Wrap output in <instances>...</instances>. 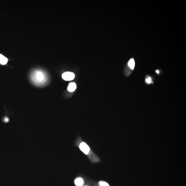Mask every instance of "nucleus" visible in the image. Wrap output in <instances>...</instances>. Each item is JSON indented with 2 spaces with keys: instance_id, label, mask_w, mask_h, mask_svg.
Here are the masks:
<instances>
[{
  "instance_id": "obj_1",
  "label": "nucleus",
  "mask_w": 186,
  "mask_h": 186,
  "mask_svg": "<svg viewBox=\"0 0 186 186\" xmlns=\"http://www.w3.org/2000/svg\"><path fill=\"white\" fill-rule=\"evenodd\" d=\"M32 81L37 84H41L45 81L46 77L45 73L42 71H37L32 73Z\"/></svg>"
},
{
  "instance_id": "obj_2",
  "label": "nucleus",
  "mask_w": 186,
  "mask_h": 186,
  "mask_svg": "<svg viewBox=\"0 0 186 186\" xmlns=\"http://www.w3.org/2000/svg\"><path fill=\"white\" fill-rule=\"evenodd\" d=\"M62 78L65 81H71L75 78V75L73 72H67L63 73Z\"/></svg>"
},
{
  "instance_id": "obj_3",
  "label": "nucleus",
  "mask_w": 186,
  "mask_h": 186,
  "mask_svg": "<svg viewBox=\"0 0 186 186\" xmlns=\"http://www.w3.org/2000/svg\"><path fill=\"white\" fill-rule=\"evenodd\" d=\"M79 148L83 152L86 154H88L90 151V148L88 145L85 142H82L79 146Z\"/></svg>"
},
{
  "instance_id": "obj_4",
  "label": "nucleus",
  "mask_w": 186,
  "mask_h": 186,
  "mask_svg": "<svg viewBox=\"0 0 186 186\" xmlns=\"http://www.w3.org/2000/svg\"><path fill=\"white\" fill-rule=\"evenodd\" d=\"M77 88L76 84L75 83H69L68 87V90L70 92L74 91Z\"/></svg>"
},
{
  "instance_id": "obj_5",
  "label": "nucleus",
  "mask_w": 186,
  "mask_h": 186,
  "mask_svg": "<svg viewBox=\"0 0 186 186\" xmlns=\"http://www.w3.org/2000/svg\"><path fill=\"white\" fill-rule=\"evenodd\" d=\"M7 58L4 56L3 55L0 54V63L2 65H5L7 64L8 62Z\"/></svg>"
},
{
  "instance_id": "obj_6",
  "label": "nucleus",
  "mask_w": 186,
  "mask_h": 186,
  "mask_svg": "<svg viewBox=\"0 0 186 186\" xmlns=\"http://www.w3.org/2000/svg\"><path fill=\"white\" fill-rule=\"evenodd\" d=\"M84 182L83 179L81 178L77 179L75 181V184L77 186H82Z\"/></svg>"
},
{
  "instance_id": "obj_7",
  "label": "nucleus",
  "mask_w": 186,
  "mask_h": 186,
  "mask_svg": "<svg viewBox=\"0 0 186 186\" xmlns=\"http://www.w3.org/2000/svg\"><path fill=\"white\" fill-rule=\"evenodd\" d=\"M128 64L130 68L132 70H133L135 68V64L134 59H132V58L131 59L128 61Z\"/></svg>"
},
{
  "instance_id": "obj_8",
  "label": "nucleus",
  "mask_w": 186,
  "mask_h": 186,
  "mask_svg": "<svg viewBox=\"0 0 186 186\" xmlns=\"http://www.w3.org/2000/svg\"><path fill=\"white\" fill-rule=\"evenodd\" d=\"M99 184L101 186H109L108 183L103 181H100Z\"/></svg>"
},
{
  "instance_id": "obj_9",
  "label": "nucleus",
  "mask_w": 186,
  "mask_h": 186,
  "mask_svg": "<svg viewBox=\"0 0 186 186\" xmlns=\"http://www.w3.org/2000/svg\"><path fill=\"white\" fill-rule=\"evenodd\" d=\"M146 82L147 83H150L152 82L151 78L150 77H148L146 79Z\"/></svg>"
},
{
  "instance_id": "obj_10",
  "label": "nucleus",
  "mask_w": 186,
  "mask_h": 186,
  "mask_svg": "<svg viewBox=\"0 0 186 186\" xmlns=\"http://www.w3.org/2000/svg\"><path fill=\"white\" fill-rule=\"evenodd\" d=\"M156 72L157 73H159V71L157 70V71H156Z\"/></svg>"
}]
</instances>
